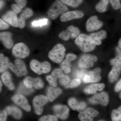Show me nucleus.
<instances>
[{"label":"nucleus","mask_w":121,"mask_h":121,"mask_svg":"<svg viewBox=\"0 0 121 121\" xmlns=\"http://www.w3.org/2000/svg\"><path fill=\"white\" fill-rule=\"evenodd\" d=\"M103 83H94L90 84L86 86L84 90V93L87 94H94L97 91H101L105 87Z\"/></svg>","instance_id":"26"},{"label":"nucleus","mask_w":121,"mask_h":121,"mask_svg":"<svg viewBox=\"0 0 121 121\" xmlns=\"http://www.w3.org/2000/svg\"><path fill=\"white\" fill-rule=\"evenodd\" d=\"M11 100L15 104L19 106L27 112H29L31 110V107L29 104L27 99L23 95H15L11 98Z\"/></svg>","instance_id":"16"},{"label":"nucleus","mask_w":121,"mask_h":121,"mask_svg":"<svg viewBox=\"0 0 121 121\" xmlns=\"http://www.w3.org/2000/svg\"><path fill=\"white\" fill-rule=\"evenodd\" d=\"M0 91H1V90H2V82H1V81H0Z\"/></svg>","instance_id":"52"},{"label":"nucleus","mask_w":121,"mask_h":121,"mask_svg":"<svg viewBox=\"0 0 121 121\" xmlns=\"http://www.w3.org/2000/svg\"><path fill=\"white\" fill-rule=\"evenodd\" d=\"M68 104L69 106L74 110H77L79 112H82L86 107V104L84 102H78L73 98H71L68 100Z\"/></svg>","instance_id":"21"},{"label":"nucleus","mask_w":121,"mask_h":121,"mask_svg":"<svg viewBox=\"0 0 121 121\" xmlns=\"http://www.w3.org/2000/svg\"><path fill=\"white\" fill-rule=\"evenodd\" d=\"M48 19H43L37 21H34L32 22L31 24L33 26L38 27V26H41L45 25L47 24Z\"/></svg>","instance_id":"38"},{"label":"nucleus","mask_w":121,"mask_h":121,"mask_svg":"<svg viewBox=\"0 0 121 121\" xmlns=\"http://www.w3.org/2000/svg\"><path fill=\"white\" fill-rule=\"evenodd\" d=\"M38 121H58V120L56 116L48 115L41 117Z\"/></svg>","instance_id":"36"},{"label":"nucleus","mask_w":121,"mask_h":121,"mask_svg":"<svg viewBox=\"0 0 121 121\" xmlns=\"http://www.w3.org/2000/svg\"><path fill=\"white\" fill-rule=\"evenodd\" d=\"M98 60L96 56L90 54H84L80 57L78 64L81 69H88L92 67L94 64Z\"/></svg>","instance_id":"8"},{"label":"nucleus","mask_w":121,"mask_h":121,"mask_svg":"<svg viewBox=\"0 0 121 121\" xmlns=\"http://www.w3.org/2000/svg\"><path fill=\"white\" fill-rule=\"evenodd\" d=\"M12 54L17 58H25L29 56L30 50L25 44L20 43L14 45L12 50Z\"/></svg>","instance_id":"6"},{"label":"nucleus","mask_w":121,"mask_h":121,"mask_svg":"<svg viewBox=\"0 0 121 121\" xmlns=\"http://www.w3.org/2000/svg\"><path fill=\"white\" fill-rule=\"evenodd\" d=\"M64 4L72 7L77 8L82 3L83 0H60Z\"/></svg>","instance_id":"29"},{"label":"nucleus","mask_w":121,"mask_h":121,"mask_svg":"<svg viewBox=\"0 0 121 121\" xmlns=\"http://www.w3.org/2000/svg\"><path fill=\"white\" fill-rule=\"evenodd\" d=\"M65 57H66V59L71 62L72 61L75 60L77 58V56L75 54L70 53L67 54Z\"/></svg>","instance_id":"45"},{"label":"nucleus","mask_w":121,"mask_h":121,"mask_svg":"<svg viewBox=\"0 0 121 121\" xmlns=\"http://www.w3.org/2000/svg\"><path fill=\"white\" fill-rule=\"evenodd\" d=\"M17 4L23 9L26 6L27 3V0H15Z\"/></svg>","instance_id":"47"},{"label":"nucleus","mask_w":121,"mask_h":121,"mask_svg":"<svg viewBox=\"0 0 121 121\" xmlns=\"http://www.w3.org/2000/svg\"><path fill=\"white\" fill-rule=\"evenodd\" d=\"M109 0H100L95 6V9L100 13L105 12L107 10Z\"/></svg>","instance_id":"28"},{"label":"nucleus","mask_w":121,"mask_h":121,"mask_svg":"<svg viewBox=\"0 0 121 121\" xmlns=\"http://www.w3.org/2000/svg\"><path fill=\"white\" fill-rule=\"evenodd\" d=\"M98 114L97 110L92 108H89L80 112L78 117L81 121H93L94 118L97 116Z\"/></svg>","instance_id":"17"},{"label":"nucleus","mask_w":121,"mask_h":121,"mask_svg":"<svg viewBox=\"0 0 121 121\" xmlns=\"http://www.w3.org/2000/svg\"><path fill=\"white\" fill-rule=\"evenodd\" d=\"M111 117L112 121H121V106L112 111Z\"/></svg>","instance_id":"32"},{"label":"nucleus","mask_w":121,"mask_h":121,"mask_svg":"<svg viewBox=\"0 0 121 121\" xmlns=\"http://www.w3.org/2000/svg\"><path fill=\"white\" fill-rule=\"evenodd\" d=\"M33 15V11L30 8H27L23 11L18 18V27L23 29L26 26V20Z\"/></svg>","instance_id":"19"},{"label":"nucleus","mask_w":121,"mask_h":121,"mask_svg":"<svg viewBox=\"0 0 121 121\" xmlns=\"http://www.w3.org/2000/svg\"><path fill=\"white\" fill-rule=\"evenodd\" d=\"M2 19L15 28L18 27V18L13 11H9L2 16Z\"/></svg>","instance_id":"18"},{"label":"nucleus","mask_w":121,"mask_h":121,"mask_svg":"<svg viewBox=\"0 0 121 121\" xmlns=\"http://www.w3.org/2000/svg\"><path fill=\"white\" fill-rule=\"evenodd\" d=\"M1 78L4 84L10 90H14L15 86L13 82L11 74L9 71L3 72L1 76Z\"/></svg>","instance_id":"24"},{"label":"nucleus","mask_w":121,"mask_h":121,"mask_svg":"<svg viewBox=\"0 0 121 121\" xmlns=\"http://www.w3.org/2000/svg\"><path fill=\"white\" fill-rule=\"evenodd\" d=\"M4 5V2L2 0H0V9L3 8Z\"/></svg>","instance_id":"50"},{"label":"nucleus","mask_w":121,"mask_h":121,"mask_svg":"<svg viewBox=\"0 0 121 121\" xmlns=\"http://www.w3.org/2000/svg\"><path fill=\"white\" fill-rule=\"evenodd\" d=\"M89 101L92 104H99L105 106L109 102V96L107 93L105 92L95 94L92 98L89 99Z\"/></svg>","instance_id":"13"},{"label":"nucleus","mask_w":121,"mask_h":121,"mask_svg":"<svg viewBox=\"0 0 121 121\" xmlns=\"http://www.w3.org/2000/svg\"><path fill=\"white\" fill-rule=\"evenodd\" d=\"M48 101L47 98L44 95H37L34 98L33 104L36 114L40 115L43 113L44 106L47 104Z\"/></svg>","instance_id":"9"},{"label":"nucleus","mask_w":121,"mask_h":121,"mask_svg":"<svg viewBox=\"0 0 121 121\" xmlns=\"http://www.w3.org/2000/svg\"><path fill=\"white\" fill-rule=\"evenodd\" d=\"M66 49L62 44L58 43L54 46L49 52L48 57L51 60L56 63H61L64 59Z\"/></svg>","instance_id":"3"},{"label":"nucleus","mask_w":121,"mask_h":121,"mask_svg":"<svg viewBox=\"0 0 121 121\" xmlns=\"http://www.w3.org/2000/svg\"><path fill=\"white\" fill-rule=\"evenodd\" d=\"M114 10H118L121 7L120 0H109Z\"/></svg>","instance_id":"40"},{"label":"nucleus","mask_w":121,"mask_h":121,"mask_svg":"<svg viewBox=\"0 0 121 121\" xmlns=\"http://www.w3.org/2000/svg\"><path fill=\"white\" fill-rule=\"evenodd\" d=\"M103 121V120H100V121Z\"/></svg>","instance_id":"54"},{"label":"nucleus","mask_w":121,"mask_h":121,"mask_svg":"<svg viewBox=\"0 0 121 121\" xmlns=\"http://www.w3.org/2000/svg\"><path fill=\"white\" fill-rule=\"evenodd\" d=\"M23 85L22 84L20 85L18 89V93L21 94H23L25 95H28L29 94H31L33 92V89H28L24 85Z\"/></svg>","instance_id":"34"},{"label":"nucleus","mask_w":121,"mask_h":121,"mask_svg":"<svg viewBox=\"0 0 121 121\" xmlns=\"http://www.w3.org/2000/svg\"><path fill=\"white\" fill-rule=\"evenodd\" d=\"M118 55L114 58L112 59L110 61L111 65L114 66L121 64V50L119 48H116Z\"/></svg>","instance_id":"33"},{"label":"nucleus","mask_w":121,"mask_h":121,"mask_svg":"<svg viewBox=\"0 0 121 121\" xmlns=\"http://www.w3.org/2000/svg\"><path fill=\"white\" fill-rule=\"evenodd\" d=\"M46 79L49 82L50 85L52 86H56L57 85V79L53 76L52 74L48 75L46 76Z\"/></svg>","instance_id":"37"},{"label":"nucleus","mask_w":121,"mask_h":121,"mask_svg":"<svg viewBox=\"0 0 121 121\" xmlns=\"http://www.w3.org/2000/svg\"><path fill=\"white\" fill-rule=\"evenodd\" d=\"M5 110L8 114L12 115L15 119H20L22 117V111L15 106H8L5 108Z\"/></svg>","instance_id":"25"},{"label":"nucleus","mask_w":121,"mask_h":121,"mask_svg":"<svg viewBox=\"0 0 121 121\" xmlns=\"http://www.w3.org/2000/svg\"><path fill=\"white\" fill-rule=\"evenodd\" d=\"M93 41H94V43H95L96 45H100L102 44V43L101 40L98 39H91Z\"/></svg>","instance_id":"49"},{"label":"nucleus","mask_w":121,"mask_h":121,"mask_svg":"<svg viewBox=\"0 0 121 121\" xmlns=\"http://www.w3.org/2000/svg\"><path fill=\"white\" fill-rule=\"evenodd\" d=\"M30 66L33 71L39 75L49 73L51 69V64L48 61L40 62L35 59L31 60Z\"/></svg>","instance_id":"4"},{"label":"nucleus","mask_w":121,"mask_h":121,"mask_svg":"<svg viewBox=\"0 0 121 121\" xmlns=\"http://www.w3.org/2000/svg\"><path fill=\"white\" fill-rule=\"evenodd\" d=\"M89 36L91 39H97L99 40L106 39L107 36L106 32L104 30H101L97 32L91 33Z\"/></svg>","instance_id":"30"},{"label":"nucleus","mask_w":121,"mask_h":121,"mask_svg":"<svg viewBox=\"0 0 121 121\" xmlns=\"http://www.w3.org/2000/svg\"><path fill=\"white\" fill-rule=\"evenodd\" d=\"M75 43L79 48L84 52L92 51L95 49L96 45L90 36L84 34H80L76 38Z\"/></svg>","instance_id":"1"},{"label":"nucleus","mask_w":121,"mask_h":121,"mask_svg":"<svg viewBox=\"0 0 121 121\" xmlns=\"http://www.w3.org/2000/svg\"><path fill=\"white\" fill-rule=\"evenodd\" d=\"M9 60L7 56H5L2 53L0 54V72L3 73L9 68Z\"/></svg>","instance_id":"27"},{"label":"nucleus","mask_w":121,"mask_h":121,"mask_svg":"<svg viewBox=\"0 0 121 121\" xmlns=\"http://www.w3.org/2000/svg\"><path fill=\"white\" fill-rule=\"evenodd\" d=\"M103 25V22L98 19L97 16H93L87 19L86 23V27L87 31L91 32L99 30Z\"/></svg>","instance_id":"11"},{"label":"nucleus","mask_w":121,"mask_h":121,"mask_svg":"<svg viewBox=\"0 0 121 121\" xmlns=\"http://www.w3.org/2000/svg\"><path fill=\"white\" fill-rule=\"evenodd\" d=\"M70 78L67 75H64L62 78H60L59 79V82L62 86H66L70 82Z\"/></svg>","instance_id":"42"},{"label":"nucleus","mask_w":121,"mask_h":121,"mask_svg":"<svg viewBox=\"0 0 121 121\" xmlns=\"http://www.w3.org/2000/svg\"><path fill=\"white\" fill-rule=\"evenodd\" d=\"M87 71L85 69H81L80 70H78L75 73V76L77 78L79 79L80 80H83L84 76L86 74Z\"/></svg>","instance_id":"41"},{"label":"nucleus","mask_w":121,"mask_h":121,"mask_svg":"<svg viewBox=\"0 0 121 121\" xmlns=\"http://www.w3.org/2000/svg\"><path fill=\"white\" fill-rule=\"evenodd\" d=\"M101 69L99 68L92 71H87L83 79V82L85 83L98 82L101 79Z\"/></svg>","instance_id":"10"},{"label":"nucleus","mask_w":121,"mask_h":121,"mask_svg":"<svg viewBox=\"0 0 121 121\" xmlns=\"http://www.w3.org/2000/svg\"><path fill=\"white\" fill-rule=\"evenodd\" d=\"M80 31L77 27L70 25L68 26L66 30L62 31L60 33L59 37L64 40L67 41L70 39L76 38L80 35Z\"/></svg>","instance_id":"7"},{"label":"nucleus","mask_w":121,"mask_h":121,"mask_svg":"<svg viewBox=\"0 0 121 121\" xmlns=\"http://www.w3.org/2000/svg\"><path fill=\"white\" fill-rule=\"evenodd\" d=\"M118 48L121 50V38L119 40L118 42Z\"/></svg>","instance_id":"51"},{"label":"nucleus","mask_w":121,"mask_h":121,"mask_svg":"<svg viewBox=\"0 0 121 121\" xmlns=\"http://www.w3.org/2000/svg\"><path fill=\"white\" fill-rule=\"evenodd\" d=\"M115 91L116 92H118L121 91V79L116 84L115 87Z\"/></svg>","instance_id":"48"},{"label":"nucleus","mask_w":121,"mask_h":121,"mask_svg":"<svg viewBox=\"0 0 121 121\" xmlns=\"http://www.w3.org/2000/svg\"><path fill=\"white\" fill-rule=\"evenodd\" d=\"M71 62L65 59L60 65V68L65 73H69L71 70Z\"/></svg>","instance_id":"31"},{"label":"nucleus","mask_w":121,"mask_h":121,"mask_svg":"<svg viewBox=\"0 0 121 121\" xmlns=\"http://www.w3.org/2000/svg\"><path fill=\"white\" fill-rule=\"evenodd\" d=\"M81 82V80L77 78L74 79L70 81L69 83L65 86V88L69 89L76 87L80 85Z\"/></svg>","instance_id":"35"},{"label":"nucleus","mask_w":121,"mask_h":121,"mask_svg":"<svg viewBox=\"0 0 121 121\" xmlns=\"http://www.w3.org/2000/svg\"><path fill=\"white\" fill-rule=\"evenodd\" d=\"M15 65L9 63V68L17 77L21 78L23 76H26L28 74V71L26 68L24 62L21 60L17 59L14 60Z\"/></svg>","instance_id":"5"},{"label":"nucleus","mask_w":121,"mask_h":121,"mask_svg":"<svg viewBox=\"0 0 121 121\" xmlns=\"http://www.w3.org/2000/svg\"><path fill=\"white\" fill-rule=\"evenodd\" d=\"M68 11V9L60 0H56L52 3L47 12L48 17L52 20L56 19L59 15Z\"/></svg>","instance_id":"2"},{"label":"nucleus","mask_w":121,"mask_h":121,"mask_svg":"<svg viewBox=\"0 0 121 121\" xmlns=\"http://www.w3.org/2000/svg\"><path fill=\"white\" fill-rule=\"evenodd\" d=\"M12 9L13 11L14 12L17 14H19L22 12V9L17 4H13L11 6Z\"/></svg>","instance_id":"43"},{"label":"nucleus","mask_w":121,"mask_h":121,"mask_svg":"<svg viewBox=\"0 0 121 121\" xmlns=\"http://www.w3.org/2000/svg\"><path fill=\"white\" fill-rule=\"evenodd\" d=\"M84 16V13L80 10L67 11L61 15L60 20L62 22H66L72 20L80 19Z\"/></svg>","instance_id":"12"},{"label":"nucleus","mask_w":121,"mask_h":121,"mask_svg":"<svg viewBox=\"0 0 121 121\" xmlns=\"http://www.w3.org/2000/svg\"><path fill=\"white\" fill-rule=\"evenodd\" d=\"M0 39L4 46L7 49H11L13 44L12 34L9 32H3L0 33Z\"/></svg>","instance_id":"20"},{"label":"nucleus","mask_w":121,"mask_h":121,"mask_svg":"<svg viewBox=\"0 0 121 121\" xmlns=\"http://www.w3.org/2000/svg\"><path fill=\"white\" fill-rule=\"evenodd\" d=\"M121 64L114 65L108 75V79L110 82H116L121 73Z\"/></svg>","instance_id":"22"},{"label":"nucleus","mask_w":121,"mask_h":121,"mask_svg":"<svg viewBox=\"0 0 121 121\" xmlns=\"http://www.w3.org/2000/svg\"><path fill=\"white\" fill-rule=\"evenodd\" d=\"M62 90L59 87L50 86L47 90V96L48 99L51 101H52L61 94Z\"/></svg>","instance_id":"23"},{"label":"nucleus","mask_w":121,"mask_h":121,"mask_svg":"<svg viewBox=\"0 0 121 121\" xmlns=\"http://www.w3.org/2000/svg\"><path fill=\"white\" fill-rule=\"evenodd\" d=\"M52 74L56 79L62 78L64 75L63 71L60 69H55L52 72Z\"/></svg>","instance_id":"39"},{"label":"nucleus","mask_w":121,"mask_h":121,"mask_svg":"<svg viewBox=\"0 0 121 121\" xmlns=\"http://www.w3.org/2000/svg\"><path fill=\"white\" fill-rule=\"evenodd\" d=\"M52 109L55 116L62 120H66L69 116V109L67 106L57 104L53 107Z\"/></svg>","instance_id":"14"},{"label":"nucleus","mask_w":121,"mask_h":121,"mask_svg":"<svg viewBox=\"0 0 121 121\" xmlns=\"http://www.w3.org/2000/svg\"><path fill=\"white\" fill-rule=\"evenodd\" d=\"M9 28L8 24L3 20L1 19H0V30H4L8 29Z\"/></svg>","instance_id":"44"},{"label":"nucleus","mask_w":121,"mask_h":121,"mask_svg":"<svg viewBox=\"0 0 121 121\" xmlns=\"http://www.w3.org/2000/svg\"><path fill=\"white\" fill-rule=\"evenodd\" d=\"M119 97L120 99H121V91L120 92V94H119Z\"/></svg>","instance_id":"53"},{"label":"nucleus","mask_w":121,"mask_h":121,"mask_svg":"<svg viewBox=\"0 0 121 121\" xmlns=\"http://www.w3.org/2000/svg\"><path fill=\"white\" fill-rule=\"evenodd\" d=\"M7 113L5 109H3L0 112V121H7Z\"/></svg>","instance_id":"46"},{"label":"nucleus","mask_w":121,"mask_h":121,"mask_svg":"<svg viewBox=\"0 0 121 121\" xmlns=\"http://www.w3.org/2000/svg\"><path fill=\"white\" fill-rule=\"evenodd\" d=\"M24 85L28 89H31L34 87L35 89H40L44 86V83L43 80L40 78H33L27 76L23 81Z\"/></svg>","instance_id":"15"}]
</instances>
